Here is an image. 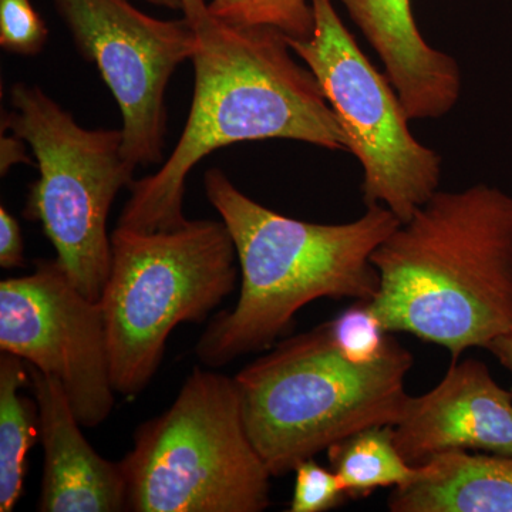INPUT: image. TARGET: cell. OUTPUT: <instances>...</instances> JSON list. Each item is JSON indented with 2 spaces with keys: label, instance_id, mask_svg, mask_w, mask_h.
Wrapping results in <instances>:
<instances>
[{
  "label": "cell",
  "instance_id": "obj_1",
  "mask_svg": "<svg viewBox=\"0 0 512 512\" xmlns=\"http://www.w3.org/2000/svg\"><path fill=\"white\" fill-rule=\"evenodd\" d=\"M194 28V97L183 134L157 173L128 187L131 195L117 228L157 232L187 222L188 175L218 148L282 138L348 151L318 80L293 60L284 33L231 25L211 15Z\"/></svg>",
  "mask_w": 512,
  "mask_h": 512
},
{
  "label": "cell",
  "instance_id": "obj_2",
  "mask_svg": "<svg viewBox=\"0 0 512 512\" xmlns=\"http://www.w3.org/2000/svg\"><path fill=\"white\" fill-rule=\"evenodd\" d=\"M370 301L389 333L450 352L487 349L512 330V197L487 184L437 191L376 251Z\"/></svg>",
  "mask_w": 512,
  "mask_h": 512
},
{
  "label": "cell",
  "instance_id": "obj_3",
  "mask_svg": "<svg viewBox=\"0 0 512 512\" xmlns=\"http://www.w3.org/2000/svg\"><path fill=\"white\" fill-rule=\"evenodd\" d=\"M204 185L237 248L241 292L198 340L202 365L217 369L269 348L318 299L373 301L380 279L372 254L400 225L392 211L372 204L355 221L313 224L252 200L218 168L207 171Z\"/></svg>",
  "mask_w": 512,
  "mask_h": 512
},
{
  "label": "cell",
  "instance_id": "obj_4",
  "mask_svg": "<svg viewBox=\"0 0 512 512\" xmlns=\"http://www.w3.org/2000/svg\"><path fill=\"white\" fill-rule=\"evenodd\" d=\"M413 355L390 338L370 363L348 359L328 323L285 339L234 377L245 429L272 477L367 427L399 423Z\"/></svg>",
  "mask_w": 512,
  "mask_h": 512
},
{
  "label": "cell",
  "instance_id": "obj_5",
  "mask_svg": "<svg viewBox=\"0 0 512 512\" xmlns=\"http://www.w3.org/2000/svg\"><path fill=\"white\" fill-rule=\"evenodd\" d=\"M237 248L221 221L157 232H111V269L101 296L111 380L124 397L150 384L171 332L201 323L237 285Z\"/></svg>",
  "mask_w": 512,
  "mask_h": 512
},
{
  "label": "cell",
  "instance_id": "obj_6",
  "mask_svg": "<svg viewBox=\"0 0 512 512\" xmlns=\"http://www.w3.org/2000/svg\"><path fill=\"white\" fill-rule=\"evenodd\" d=\"M127 511L261 512L271 473L249 439L234 377L195 367L121 460Z\"/></svg>",
  "mask_w": 512,
  "mask_h": 512
},
{
  "label": "cell",
  "instance_id": "obj_7",
  "mask_svg": "<svg viewBox=\"0 0 512 512\" xmlns=\"http://www.w3.org/2000/svg\"><path fill=\"white\" fill-rule=\"evenodd\" d=\"M10 106L2 131L26 141L39 170L23 215L42 225L79 291L100 302L111 269V205L136 171L124 158L121 128H84L28 83L13 84Z\"/></svg>",
  "mask_w": 512,
  "mask_h": 512
},
{
  "label": "cell",
  "instance_id": "obj_8",
  "mask_svg": "<svg viewBox=\"0 0 512 512\" xmlns=\"http://www.w3.org/2000/svg\"><path fill=\"white\" fill-rule=\"evenodd\" d=\"M315 29L289 46L318 80L348 151L363 168V201L380 204L400 222L440 191L441 156L421 144L387 74L370 63L332 0H311Z\"/></svg>",
  "mask_w": 512,
  "mask_h": 512
},
{
  "label": "cell",
  "instance_id": "obj_9",
  "mask_svg": "<svg viewBox=\"0 0 512 512\" xmlns=\"http://www.w3.org/2000/svg\"><path fill=\"white\" fill-rule=\"evenodd\" d=\"M77 52L96 64L123 117V154L131 167L163 163L171 76L197 45L187 19L148 16L128 0H53Z\"/></svg>",
  "mask_w": 512,
  "mask_h": 512
},
{
  "label": "cell",
  "instance_id": "obj_10",
  "mask_svg": "<svg viewBox=\"0 0 512 512\" xmlns=\"http://www.w3.org/2000/svg\"><path fill=\"white\" fill-rule=\"evenodd\" d=\"M0 350L62 384L83 427L109 419L116 390L103 306L79 291L57 258L0 282Z\"/></svg>",
  "mask_w": 512,
  "mask_h": 512
},
{
  "label": "cell",
  "instance_id": "obj_11",
  "mask_svg": "<svg viewBox=\"0 0 512 512\" xmlns=\"http://www.w3.org/2000/svg\"><path fill=\"white\" fill-rule=\"evenodd\" d=\"M393 429L413 466L448 451L512 456V390L495 382L480 360L458 359L434 389L410 397Z\"/></svg>",
  "mask_w": 512,
  "mask_h": 512
},
{
  "label": "cell",
  "instance_id": "obj_12",
  "mask_svg": "<svg viewBox=\"0 0 512 512\" xmlns=\"http://www.w3.org/2000/svg\"><path fill=\"white\" fill-rule=\"evenodd\" d=\"M45 451L40 512L127 511V478L121 461L106 460L84 439L62 384L30 366Z\"/></svg>",
  "mask_w": 512,
  "mask_h": 512
},
{
  "label": "cell",
  "instance_id": "obj_13",
  "mask_svg": "<svg viewBox=\"0 0 512 512\" xmlns=\"http://www.w3.org/2000/svg\"><path fill=\"white\" fill-rule=\"evenodd\" d=\"M384 64L410 120L441 119L456 106L461 70L421 36L410 0H339Z\"/></svg>",
  "mask_w": 512,
  "mask_h": 512
},
{
  "label": "cell",
  "instance_id": "obj_14",
  "mask_svg": "<svg viewBox=\"0 0 512 512\" xmlns=\"http://www.w3.org/2000/svg\"><path fill=\"white\" fill-rule=\"evenodd\" d=\"M392 512H512V456L448 451L417 466L394 487Z\"/></svg>",
  "mask_w": 512,
  "mask_h": 512
},
{
  "label": "cell",
  "instance_id": "obj_15",
  "mask_svg": "<svg viewBox=\"0 0 512 512\" xmlns=\"http://www.w3.org/2000/svg\"><path fill=\"white\" fill-rule=\"evenodd\" d=\"M30 382L25 360L0 357V512H10L22 497L28 454L39 437V407L20 393Z\"/></svg>",
  "mask_w": 512,
  "mask_h": 512
},
{
  "label": "cell",
  "instance_id": "obj_16",
  "mask_svg": "<svg viewBox=\"0 0 512 512\" xmlns=\"http://www.w3.org/2000/svg\"><path fill=\"white\" fill-rule=\"evenodd\" d=\"M330 467L349 498H365L377 488L402 487L417 476L394 441L392 424L367 427L328 448Z\"/></svg>",
  "mask_w": 512,
  "mask_h": 512
},
{
  "label": "cell",
  "instance_id": "obj_17",
  "mask_svg": "<svg viewBox=\"0 0 512 512\" xmlns=\"http://www.w3.org/2000/svg\"><path fill=\"white\" fill-rule=\"evenodd\" d=\"M212 18L238 26H268L291 39H309L315 29L311 0H211Z\"/></svg>",
  "mask_w": 512,
  "mask_h": 512
},
{
  "label": "cell",
  "instance_id": "obj_18",
  "mask_svg": "<svg viewBox=\"0 0 512 512\" xmlns=\"http://www.w3.org/2000/svg\"><path fill=\"white\" fill-rule=\"evenodd\" d=\"M328 328L336 348L357 363L375 362L386 352L392 338L369 301H356L330 320Z\"/></svg>",
  "mask_w": 512,
  "mask_h": 512
},
{
  "label": "cell",
  "instance_id": "obj_19",
  "mask_svg": "<svg viewBox=\"0 0 512 512\" xmlns=\"http://www.w3.org/2000/svg\"><path fill=\"white\" fill-rule=\"evenodd\" d=\"M47 39L49 29L32 0H0V46L5 52L36 56Z\"/></svg>",
  "mask_w": 512,
  "mask_h": 512
},
{
  "label": "cell",
  "instance_id": "obj_20",
  "mask_svg": "<svg viewBox=\"0 0 512 512\" xmlns=\"http://www.w3.org/2000/svg\"><path fill=\"white\" fill-rule=\"evenodd\" d=\"M295 473L289 512H325L338 508L349 498L338 474L320 466L315 458L302 461Z\"/></svg>",
  "mask_w": 512,
  "mask_h": 512
},
{
  "label": "cell",
  "instance_id": "obj_21",
  "mask_svg": "<svg viewBox=\"0 0 512 512\" xmlns=\"http://www.w3.org/2000/svg\"><path fill=\"white\" fill-rule=\"evenodd\" d=\"M25 264L22 229L18 220L5 207L0 208V266L20 268Z\"/></svg>",
  "mask_w": 512,
  "mask_h": 512
},
{
  "label": "cell",
  "instance_id": "obj_22",
  "mask_svg": "<svg viewBox=\"0 0 512 512\" xmlns=\"http://www.w3.org/2000/svg\"><path fill=\"white\" fill-rule=\"evenodd\" d=\"M25 143V140L15 134L9 137L2 136L0 141V173L2 175L8 174L10 168L16 164L36 165L26 153Z\"/></svg>",
  "mask_w": 512,
  "mask_h": 512
},
{
  "label": "cell",
  "instance_id": "obj_23",
  "mask_svg": "<svg viewBox=\"0 0 512 512\" xmlns=\"http://www.w3.org/2000/svg\"><path fill=\"white\" fill-rule=\"evenodd\" d=\"M487 350H490V352L497 357L498 362H500L512 376V330L511 332L498 336L497 339L491 342Z\"/></svg>",
  "mask_w": 512,
  "mask_h": 512
},
{
  "label": "cell",
  "instance_id": "obj_24",
  "mask_svg": "<svg viewBox=\"0 0 512 512\" xmlns=\"http://www.w3.org/2000/svg\"><path fill=\"white\" fill-rule=\"evenodd\" d=\"M183 2L184 18L191 23L192 26H197L202 20L210 15L208 12V3L205 0H181Z\"/></svg>",
  "mask_w": 512,
  "mask_h": 512
},
{
  "label": "cell",
  "instance_id": "obj_25",
  "mask_svg": "<svg viewBox=\"0 0 512 512\" xmlns=\"http://www.w3.org/2000/svg\"><path fill=\"white\" fill-rule=\"evenodd\" d=\"M154 6L171 10H183V2L181 0H146Z\"/></svg>",
  "mask_w": 512,
  "mask_h": 512
}]
</instances>
